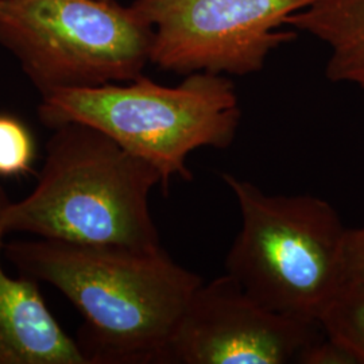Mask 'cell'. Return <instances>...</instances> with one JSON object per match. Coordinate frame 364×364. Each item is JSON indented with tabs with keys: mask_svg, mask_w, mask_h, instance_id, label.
<instances>
[{
	"mask_svg": "<svg viewBox=\"0 0 364 364\" xmlns=\"http://www.w3.org/2000/svg\"><path fill=\"white\" fill-rule=\"evenodd\" d=\"M323 335L320 324L262 306L223 274L196 289L171 341L169 364H297Z\"/></svg>",
	"mask_w": 364,
	"mask_h": 364,
	"instance_id": "obj_7",
	"label": "cell"
},
{
	"mask_svg": "<svg viewBox=\"0 0 364 364\" xmlns=\"http://www.w3.org/2000/svg\"><path fill=\"white\" fill-rule=\"evenodd\" d=\"M240 212L225 274L275 313L318 324L344 285L347 227L329 201L313 195H270L223 173Z\"/></svg>",
	"mask_w": 364,
	"mask_h": 364,
	"instance_id": "obj_4",
	"label": "cell"
},
{
	"mask_svg": "<svg viewBox=\"0 0 364 364\" xmlns=\"http://www.w3.org/2000/svg\"><path fill=\"white\" fill-rule=\"evenodd\" d=\"M316 0H134L153 27L150 63L178 75L247 76L296 38L287 16Z\"/></svg>",
	"mask_w": 364,
	"mask_h": 364,
	"instance_id": "obj_6",
	"label": "cell"
},
{
	"mask_svg": "<svg viewBox=\"0 0 364 364\" xmlns=\"http://www.w3.org/2000/svg\"><path fill=\"white\" fill-rule=\"evenodd\" d=\"M36 156V144L25 124L0 114V176L14 177L30 170Z\"/></svg>",
	"mask_w": 364,
	"mask_h": 364,
	"instance_id": "obj_11",
	"label": "cell"
},
{
	"mask_svg": "<svg viewBox=\"0 0 364 364\" xmlns=\"http://www.w3.org/2000/svg\"><path fill=\"white\" fill-rule=\"evenodd\" d=\"M297 364H358L355 358L326 333L311 343L299 355Z\"/></svg>",
	"mask_w": 364,
	"mask_h": 364,
	"instance_id": "obj_12",
	"label": "cell"
},
{
	"mask_svg": "<svg viewBox=\"0 0 364 364\" xmlns=\"http://www.w3.org/2000/svg\"><path fill=\"white\" fill-rule=\"evenodd\" d=\"M0 39L43 93L139 77L153 27L114 0H1Z\"/></svg>",
	"mask_w": 364,
	"mask_h": 364,
	"instance_id": "obj_5",
	"label": "cell"
},
{
	"mask_svg": "<svg viewBox=\"0 0 364 364\" xmlns=\"http://www.w3.org/2000/svg\"><path fill=\"white\" fill-rule=\"evenodd\" d=\"M39 117L49 127L78 123L100 131L154 166L168 188L191 181L189 156L234 142L242 111L235 84L224 75L197 72L165 87L142 75L126 85L57 88L42 93Z\"/></svg>",
	"mask_w": 364,
	"mask_h": 364,
	"instance_id": "obj_3",
	"label": "cell"
},
{
	"mask_svg": "<svg viewBox=\"0 0 364 364\" xmlns=\"http://www.w3.org/2000/svg\"><path fill=\"white\" fill-rule=\"evenodd\" d=\"M0 3H1V0H0Z\"/></svg>",
	"mask_w": 364,
	"mask_h": 364,
	"instance_id": "obj_14",
	"label": "cell"
},
{
	"mask_svg": "<svg viewBox=\"0 0 364 364\" xmlns=\"http://www.w3.org/2000/svg\"><path fill=\"white\" fill-rule=\"evenodd\" d=\"M285 26L328 45L326 78L364 91V0H316L289 15Z\"/></svg>",
	"mask_w": 364,
	"mask_h": 364,
	"instance_id": "obj_9",
	"label": "cell"
},
{
	"mask_svg": "<svg viewBox=\"0 0 364 364\" xmlns=\"http://www.w3.org/2000/svg\"><path fill=\"white\" fill-rule=\"evenodd\" d=\"M10 200L0 186V254L7 234L4 212ZM0 364H88L57 323L36 279L13 278L0 260Z\"/></svg>",
	"mask_w": 364,
	"mask_h": 364,
	"instance_id": "obj_8",
	"label": "cell"
},
{
	"mask_svg": "<svg viewBox=\"0 0 364 364\" xmlns=\"http://www.w3.org/2000/svg\"><path fill=\"white\" fill-rule=\"evenodd\" d=\"M158 170L103 132L78 123L55 127L34 191L7 205L9 232L84 246L162 248L150 212Z\"/></svg>",
	"mask_w": 364,
	"mask_h": 364,
	"instance_id": "obj_2",
	"label": "cell"
},
{
	"mask_svg": "<svg viewBox=\"0 0 364 364\" xmlns=\"http://www.w3.org/2000/svg\"><path fill=\"white\" fill-rule=\"evenodd\" d=\"M4 254L25 277L55 287L84 318L78 347L88 364H169L170 346L200 275L164 248L21 240Z\"/></svg>",
	"mask_w": 364,
	"mask_h": 364,
	"instance_id": "obj_1",
	"label": "cell"
},
{
	"mask_svg": "<svg viewBox=\"0 0 364 364\" xmlns=\"http://www.w3.org/2000/svg\"><path fill=\"white\" fill-rule=\"evenodd\" d=\"M346 282L364 278V225L348 228L344 245Z\"/></svg>",
	"mask_w": 364,
	"mask_h": 364,
	"instance_id": "obj_13",
	"label": "cell"
},
{
	"mask_svg": "<svg viewBox=\"0 0 364 364\" xmlns=\"http://www.w3.org/2000/svg\"><path fill=\"white\" fill-rule=\"evenodd\" d=\"M318 324L326 336L364 364V278L344 282L321 314Z\"/></svg>",
	"mask_w": 364,
	"mask_h": 364,
	"instance_id": "obj_10",
	"label": "cell"
}]
</instances>
